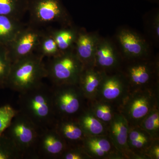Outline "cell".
<instances>
[{
    "instance_id": "obj_23",
    "label": "cell",
    "mask_w": 159,
    "mask_h": 159,
    "mask_svg": "<svg viewBox=\"0 0 159 159\" xmlns=\"http://www.w3.org/2000/svg\"><path fill=\"white\" fill-rule=\"evenodd\" d=\"M145 36L153 47L159 45V11L157 9L151 11L144 16Z\"/></svg>"
},
{
    "instance_id": "obj_29",
    "label": "cell",
    "mask_w": 159,
    "mask_h": 159,
    "mask_svg": "<svg viewBox=\"0 0 159 159\" xmlns=\"http://www.w3.org/2000/svg\"><path fill=\"white\" fill-rule=\"evenodd\" d=\"M18 111L9 104L0 107V136L9 127Z\"/></svg>"
},
{
    "instance_id": "obj_9",
    "label": "cell",
    "mask_w": 159,
    "mask_h": 159,
    "mask_svg": "<svg viewBox=\"0 0 159 159\" xmlns=\"http://www.w3.org/2000/svg\"><path fill=\"white\" fill-rule=\"evenodd\" d=\"M53 106L57 119L76 118L84 109V99L77 84L52 85Z\"/></svg>"
},
{
    "instance_id": "obj_14",
    "label": "cell",
    "mask_w": 159,
    "mask_h": 159,
    "mask_svg": "<svg viewBox=\"0 0 159 159\" xmlns=\"http://www.w3.org/2000/svg\"><path fill=\"white\" fill-rule=\"evenodd\" d=\"M129 128L127 120L119 111L115 112L107 126V136L123 158H134L128 146Z\"/></svg>"
},
{
    "instance_id": "obj_10",
    "label": "cell",
    "mask_w": 159,
    "mask_h": 159,
    "mask_svg": "<svg viewBox=\"0 0 159 159\" xmlns=\"http://www.w3.org/2000/svg\"><path fill=\"white\" fill-rule=\"evenodd\" d=\"M46 30L31 24H25L14 40L7 46L11 62L36 52Z\"/></svg>"
},
{
    "instance_id": "obj_31",
    "label": "cell",
    "mask_w": 159,
    "mask_h": 159,
    "mask_svg": "<svg viewBox=\"0 0 159 159\" xmlns=\"http://www.w3.org/2000/svg\"><path fill=\"white\" fill-rule=\"evenodd\" d=\"M143 157V159H159V139L152 141L148 148L145 149Z\"/></svg>"
},
{
    "instance_id": "obj_15",
    "label": "cell",
    "mask_w": 159,
    "mask_h": 159,
    "mask_svg": "<svg viewBox=\"0 0 159 159\" xmlns=\"http://www.w3.org/2000/svg\"><path fill=\"white\" fill-rule=\"evenodd\" d=\"M80 145L91 159H124L107 135L85 136Z\"/></svg>"
},
{
    "instance_id": "obj_11",
    "label": "cell",
    "mask_w": 159,
    "mask_h": 159,
    "mask_svg": "<svg viewBox=\"0 0 159 159\" xmlns=\"http://www.w3.org/2000/svg\"><path fill=\"white\" fill-rule=\"evenodd\" d=\"M124 61L113 39L101 36L94 55L93 66L107 74L120 71Z\"/></svg>"
},
{
    "instance_id": "obj_21",
    "label": "cell",
    "mask_w": 159,
    "mask_h": 159,
    "mask_svg": "<svg viewBox=\"0 0 159 159\" xmlns=\"http://www.w3.org/2000/svg\"><path fill=\"white\" fill-rule=\"evenodd\" d=\"M78 28L72 25L48 30L61 51H67L74 47Z\"/></svg>"
},
{
    "instance_id": "obj_12",
    "label": "cell",
    "mask_w": 159,
    "mask_h": 159,
    "mask_svg": "<svg viewBox=\"0 0 159 159\" xmlns=\"http://www.w3.org/2000/svg\"><path fill=\"white\" fill-rule=\"evenodd\" d=\"M129 91L128 81L122 71L111 74L105 73L96 100L119 105Z\"/></svg>"
},
{
    "instance_id": "obj_6",
    "label": "cell",
    "mask_w": 159,
    "mask_h": 159,
    "mask_svg": "<svg viewBox=\"0 0 159 159\" xmlns=\"http://www.w3.org/2000/svg\"><path fill=\"white\" fill-rule=\"evenodd\" d=\"M40 129L18 111L3 134L10 140L23 159H36L35 147Z\"/></svg>"
},
{
    "instance_id": "obj_4",
    "label": "cell",
    "mask_w": 159,
    "mask_h": 159,
    "mask_svg": "<svg viewBox=\"0 0 159 159\" xmlns=\"http://www.w3.org/2000/svg\"><path fill=\"white\" fill-rule=\"evenodd\" d=\"M45 63L47 78L52 85L78 84L84 65L77 57L74 46L58 55L49 57Z\"/></svg>"
},
{
    "instance_id": "obj_16",
    "label": "cell",
    "mask_w": 159,
    "mask_h": 159,
    "mask_svg": "<svg viewBox=\"0 0 159 159\" xmlns=\"http://www.w3.org/2000/svg\"><path fill=\"white\" fill-rule=\"evenodd\" d=\"M101 36L97 31L89 32L78 28L74 49L84 66H93L94 55Z\"/></svg>"
},
{
    "instance_id": "obj_5",
    "label": "cell",
    "mask_w": 159,
    "mask_h": 159,
    "mask_svg": "<svg viewBox=\"0 0 159 159\" xmlns=\"http://www.w3.org/2000/svg\"><path fill=\"white\" fill-rule=\"evenodd\" d=\"M157 87L129 91L119 104V111L129 125L139 126L143 119L159 105Z\"/></svg>"
},
{
    "instance_id": "obj_2",
    "label": "cell",
    "mask_w": 159,
    "mask_h": 159,
    "mask_svg": "<svg viewBox=\"0 0 159 159\" xmlns=\"http://www.w3.org/2000/svg\"><path fill=\"white\" fill-rule=\"evenodd\" d=\"M43 58L34 52L12 62L6 87L20 93L42 83L47 77Z\"/></svg>"
},
{
    "instance_id": "obj_1",
    "label": "cell",
    "mask_w": 159,
    "mask_h": 159,
    "mask_svg": "<svg viewBox=\"0 0 159 159\" xmlns=\"http://www.w3.org/2000/svg\"><path fill=\"white\" fill-rule=\"evenodd\" d=\"M18 105L19 111L40 129L54 126L57 119L53 106L51 87L43 82L36 87L20 93Z\"/></svg>"
},
{
    "instance_id": "obj_7",
    "label": "cell",
    "mask_w": 159,
    "mask_h": 159,
    "mask_svg": "<svg viewBox=\"0 0 159 159\" xmlns=\"http://www.w3.org/2000/svg\"><path fill=\"white\" fill-rule=\"evenodd\" d=\"M121 71L128 81L130 90L157 87L158 54L145 59L124 61Z\"/></svg>"
},
{
    "instance_id": "obj_28",
    "label": "cell",
    "mask_w": 159,
    "mask_h": 159,
    "mask_svg": "<svg viewBox=\"0 0 159 159\" xmlns=\"http://www.w3.org/2000/svg\"><path fill=\"white\" fill-rule=\"evenodd\" d=\"M22 156L10 140L4 134L0 136V159H21Z\"/></svg>"
},
{
    "instance_id": "obj_13",
    "label": "cell",
    "mask_w": 159,
    "mask_h": 159,
    "mask_svg": "<svg viewBox=\"0 0 159 159\" xmlns=\"http://www.w3.org/2000/svg\"><path fill=\"white\" fill-rule=\"evenodd\" d=\"M67 145L54 126L40 129L35 147L36 159H59Z\"/></svg>"
},
{
    "instance_id": "obj_25",
    "label": "cell",
    "mask_w": 159,
    "mask_h": 159,
    "mask_svg": "<svg viewBox=\"0 0 159 159\" xmlns=\"http://www.w3.org/2000/svg\"><path fill=\"white\" fill-rule=\"evenodd\" d=\"M139 126L153 140L159 139V105L145 116Z\"/></svg>"
},
{
    "instance_id": "obj_22",
    "label": "cell",
    "mask_w": 159,
    "mask_h": 159,
    "mask_svg": "<svg viewBox=\"0 0 159 159\" xmlns=\"http://www.w3.org/2000/svg\"><path fill=\"white\" fill-rule=\"evenodd\" d=\"M29 0H0V15L20 20L27 13Z\"/></svg>"
},
{
    "instance_id": "obj_8",
    "label": "cell",
    "mask_w": 159,
    "mask_h": 159,
    "mask_svg": "<svg viewBox=\"0 0 159 159\" xmlns=\"http://www.w3.org/2000/svg\"><path fill=\"white\" fill-rule=\"evenodd\" d=\"M113 39L124 61L145 59L154 55V47L145 35L128 26L118 27Z\"/></svg>"
},
{
    "instance_id": "obj_27",
    "label": "cell",
    "mask_w": 159,
    "mask_h": 159,
    "mask_svg": "<svg viewBox=\"0 0 159 159\" xmlns=\"http://www.w3.org/2000/svg\"><path fill=\"white\" fill-rule=\"evenodd\" d=\"M11 64L7 47L0 45V89L6 87Z\"/></svg>"
},
{
    "instance_id": "obj_30",
    "label": "cell",
    "mask_w": 159,
    "mask_h": 159,
    "mask_svg": "<svg viewBox=\"0 0 159 159\" xmlns=\"http://www.w3.org/2000/svg\"><path fill=\"white\" fill-rule=\"evenodd\" d=\"M61 159H89V157L83 150L80 144L67 145V147L61 156Z\"/></svg>"
},
{
    "instance_id": "obj_24",
    "label": "cell",
    "mask_w": 159,
    "mask_h": 159,
    "mask_svg": "<svg viewBox=\"0 0 159 159\" xmlns=\"http://www.w3.org/2000/svg\"><path fill=\"white\" fill-rule=\"evenodd\" d=\"M89 109L101 122L107 125L112 119L115 111L113 104L100 100L91 101Z\"/></svg>"
},
{
    "instance_id": "obj_3",
    "label": "cell",
    "mask_w": 159,
    "mask_h": 159,
    "mask_svg": "<svg viewBox=\"0 0 159 159\" xmlns=\"http://www.w3.org/2000/svg\"><path fill=\"white\" fill-rule=\"evenodd\" d=\"M29 24L40 29L50 30L51 26L73 25L70 16L61 0H29Z\"/></svg>"
},
{
    "instance_id": "obj_32",
    "label": "cell",
    "mask_w": 159,
    "mask_h": 159,
    "mask_svg": "<svg viewBox=\"0 0 159 159\" xmlns=\"http://www.w3.org/2000/svg\"><path fill=\"white\" fill-rule=\"evenodd\" d=\"M148 137L150 136L146 132L142 129L140 126L129 125L128 134V141H134L137 139Z\"/></svg>"
},
{
    "instance_id": "obj_19",
    "label": "cell",
    "mask_w": 159,
    "mask_h": 159,
    "mask_svg": "<svg viewBox=\"0 0 159 159\" xmlns=\"http://www.w3.org/2000/svg\"><path fill=\"white\" fill-rule=\"evenodd\" d=\"M76 118L85 136L107 135V125L97 119L89 109H84Z\"/></svg>"
},
{
    "instance_id": "obj_26",
    "label": "cell",
    "mask_w": 159,
    "mask_h": 159,
    "mask_svg": "<svg viewBox=\"0 0 159 159\" xmlns=\"http://www.w3.org/2000/svg\"><path fill=\"white\" fill-rule=\"evenodd\" d=\"M61 52L58 48L50 31L46 30L40 40L36 53L43 58L45 57L49 58L56 56Z\"/></svg>"
},
{
    "instance_id": "obj_18",
    "label": "cell",
    "mask_w": 159,
    "mask_h": 159,
    "mask_svg": "<svg viewBox=\"0 0 159 159\" xmlns=\"http://www.w3.org/2000/svg\"><path fill=\"white\" fill-rule=\"evenodd\" d=\"M54 127L68 145H79L85 137L76 118L57 119Z\"/></svg>"
},
{
    "instance_id": "obj_17",
    "label": "cell",
    "mask_w": 159,
    "mask_h": 159,
    "mask_svg": "<svg viewBox=\"0 0 159 159\" xmlns=\"http://www.w3.org/2000/svg\"><path fill=\"white\" fill-rule=\"evenodd\" d=\"M105 73L94 66H84L77 85L85 99L89 102L97 99Z\"/></svg>"
},
{
    "instance_id": "obj_20",
    "label": "cell",
    "mask_w": 159,
    "mask_h": 159,
    "mask_svg": "<svg viewBox=\"0 0 159 159\" xmlns=\"http://www.w3.org/2000/svg\"><path fill=\"white\" fill-rule=\"evenodd\" d=\"M25 25L21 20L0 15V45H9Z\"/></svg>"
}]
</instances>
